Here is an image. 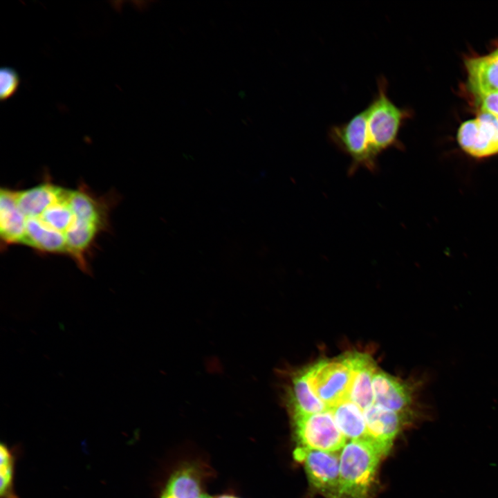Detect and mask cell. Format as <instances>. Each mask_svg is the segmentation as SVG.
I'll use <instances>...</instances> for the list:
<instances>
[{
  "label": "cell",
  "instance_id": "1",
  "mask_svg": "<svg viewBox=\"0 0 498 498\" xmlns=\"http://www.w3.org/2000/svg\"><path fill=\"white\" fill-rule=\"evenodd\" d=\"M384 452L368 438L351 440L340 454V498H370Z\"/></svg>",
  "mask_w": 498,
  "mask_h": 498
},
{
  "label": "cell",
  "instance_id": "2",
  "mask_svg": "<svg viewBox=\"0 0 498 498\" xmlns=\"http://www.w3.org/2000/svg\"><path fill=\"white\" fill-rule=\"evenodd\" d=\"M377 93L365 109L368 136L376 157L390 148L400 147L399 131L408 116L407 112L389 97L388 82L383 75L377 79Z\"/></svg>",
  "mask_w": 498,
  "mask_h": 498
},
{
  "label": "cell",
  "instance_id": "3",
  "mask_svg": "<svg viewBox=\"0 0 498 498\" xmlns=\"http://www.w3.org/2000/svg\"><path fill=\"white\" fill-rule=\"evenodd\" d=\"M303 371L313 392L329 409L349 399L351 371L344 356L318 361Z\"/></svg>",
  "mask_w": 498,
  "mask_h": 498
},
{
  "label": "cell",
  "instance_id": "4",
  "mask_svg": "<svg viewBox=\"0 0 498 498\" xmlns=\"http://www.w3.org/2000/svg\"><path fill=\"white\" fill-rule=\"evenodd\" d=\"M328 136L339 149L351 158L349 172L359 167L376 171L378 157L374 154L369 142L365 109L347 122L331 126Z\"/></svg>",
  "mask_w": 498,
  "mask_h": 498
},
{
  "label": "cell",
  "instance_id": "5",
  "mask_svg": "<svg viewBox=\"0 0 498 498\" xmlns=\"http://www.w3.org/2000/svg\"><path fill=\"white\" fill-rule=\"evenodd\" d=\"M291 416L297 447L336 452L344 446L346 438L330 409L311 414H293Z\"/></svg>",
  "mask_w": 498,
  "mask_h": 498
},
{
  "label": "cell",
  "instance_id": "6",
  "mask_svg": "<svg viewBox=\"0 0 498 498\" xmlns=\"http://www.w3.org/2000/svg\"><path fill=\"white\" fill-rule=\"evenodd\" d=\"M293 456L304 465L316 491L326 498H340V456L336 452L297 447Z\"/></svg>",
  "mask_w": 498,
  "mask_h": 498
},
{
  "label": "cell",
  "instance_id": "7",
  "mask_svg": "<svg viewBox=\"0 0 498 498\" xmlns=\"http://www.w3.org/2000/svg\"><path fill=\"white\" fill-rule=\"evenodd\" d=\"M367 437L385 454L400 431L410 424L415 413H399L385 409L376 404L363 411Z\"/></svg>",
  "mask_w": 498,
  "mask_h": 498
},
{
  "label": "cell",
  "instance_id": "8",
  "mask_svg": "<svg viewBox=\"0 0 498 498\" xmlns=\"http://www.w3.org/2000/svg\"><path fill=\"white\" fill-rule=\"evenodd\" d=\"M374 403L399 413H414L412 409L416 386L377 371L372 380Z\"/></svg>",
  "mask_w": 498,
  "mask_h": 498
},
{
  "label": "cell",
  "instance_id": "9",
  "mask_svg": "<svg viewBox=\"0 0 498 498\" xmlns=\"http://www.w3.org/2000/svg\"><path fill=\"white\" fill-rule=\"evenodd\" d=\"M343 356L351 371L349 400L364 411L374 403L372 380L376 365L367 353L354 351Z\"/></svg>",
  "mask_w": 498,
  "mask_h": 498
},
{
  "label": "cell",
  "instance_id": "10",
  "mask_svg": "<svg viewBox=\"0 0 498 498\" xmlns=\"http://www.w3.org/2000/svg\"><path fill=\"white\" fill-rule=\"evenodd\" d=\"M26 217L18 207L15 191L1 188L0 235L5 246L24 244L26 237ZM2 243V244H3Z\"/></svg>",
  "mask_w": 498,
  "mask_h": 498
},
{
  "label": "cell",
  "instance_id": "11",
  "mask_svg": "<svg viewBox=\"0 0 498 498\" xmlns=\"http://www.w3.org/2000/svg\"><path fill=\"white\" fill-rule=\"evenodd\" d=\"M205 472L199 463L181 465L168 479L160 498H197L201 494Z\"/></svg>",
  "mask_w": 498,
  "mask_h": 498
},
{
  "label": "cell",
  "instance_id": "12",
  "mask_svg": "<svg viewBox=\"0 0 498 498\" xmlns=\"http://www.w3.org/2000/svg\"><path fill=\"white\" fill-rule=\"evenodd\" d=\"M67 190L46 181L31 188L15 191V196L18 207L26 218H38Z\"/></svg>",
  "mask_w": 498,
  "mask_h": 498
},
{
  "label": "cell",
  "instance_id": "13",
  "mask_svg": "<svg viewBox=\"0 0 498 498\" xmlns=\"http://www.w3.org/2000/svg\"><path fill=\"white\" fill-rule=\"evenodd\" d=\"M102 230L103 229L98 225L73 216L72 223L65 232L66 255L73 257L83 271H88L86 255Z\"/></svg>",
  "mask_w": 498,
  "mask_h": 498
},
{
  "label": "cell",
  "instance_id": "14",
  "mask_svg": "<svg viewBox=\"0 0 498 498\" xmlns=\"http://www.w3.org/2000/svg\"><path fill=\"white\" fill-rule=\"evenodd\" d=\"M471 90L481 96L498 93V49L492 54L468 59L466 63Z\"/></svg>",
  "mask_w": 498,
  "mask_h": 498
},
{
  "label": "cell",
  "instance_id": "15",
  "mask_svg": "<svg viewBox=\"0 0 498 498\" xmlns=\"http://www.w3.org/2000/svg\"><path fill=\"white\" fill-rule=\"evenodd\" d=\"M290 414H316L330 409L313 392L303 371L295 374L287 389Z\"/></svg>",
  "mask_w": 498,
  "mask_h": 498
},
{
  "label": "cell",
  "instance_id": "16",
  "mask_svg": "<svg viewBox=\"0 0 498 498\" xmlns=\"http://www.w3.org/2000/svg\"><path fill=\"white\" fill-rule=\"evenodd\" d=\"M24 244L45 253L66 254L64 234L47 226L37 218H26Z\"/></svg>",
  "mask_w": 498,
  "mask_h": 498
},
{
  "label": "cell",
  "instance_id": "17",
  "mask_svg": "<svg viewBox=\"0 0 498 498\" xmlns=\"http://www.w3.org/2000/svg\"><path fill=\"white\" fill-rule=\"evenodd\" d=\"M69 203L75 217L91 221L104 230L107 226L109 208L104 199L95 198L82 186L72 190Z\"/></svg>",
  "mask_w": 498,
  "mask_h": 498
},
{
  "label": "cell",
  "instance_id": "18",
  "mask_svg": "<svg viewBox=\"0 0 498 498\" xmlns=\"http://www.w3.org/2000/svg\"><path fill=\"white\" fill-rule=\"evenodd\" d=\"M342 434L351 440L367 437L366 421L362 410L349 400L330 408Z\"/></svg>",
  "mask_w": 498,
  "mask_h": 498
},
{
  "label": "cell",
  "instance_id": "19",
  "mask_svg": "<svg viewBox=\"0 0 498 498\" xmlns=\"http://www.w3.org/2000/svg\"><path fill=\"white\" fill-rule=\"evenodd\" d=\"M71 191L68 189L62 197L50 205L37 218L47 226L64 234L73 219L69 203Z\"/></svg>",
  "mask_w": 498,
  "mask_h": 498
},
{
  "label": "cell",
  "instance_id": "20",
  "mask_svg": "<svg viewBox=\"0 0 498 498\" xmlns=\"http://www.w3.org/2000/svg\"><path fill=\"white\" fill-rule=\"evenodd\" d=\"M0 498H19L15 489V453L3 442L0 446Z\"/></svg>",
  "mask_w": 498,
  "mask_h": 498
},
{
  "label": "cell",
  "instance_id": "21",
  "mask_svg": "<svg viewBox=\"0 0 498 498\" xmlns=\"http://www.w3.org/2000/svg\"><path fill=\"white\" fill-rule=\"evenodd\" d=\"M20 77L12 67L3 66L0 70V100L4 102L17 92L20 85Z\"/></svg>",
  "mask_w": 498,
  "mask_h": 498
},
{
  "label": "cell",
  "instance_id": "22",
  "mask_svg": "<svg viewBox=\"0 0 498 498\" xmlns=\"http://www.w3.org/2000/svg\"><path fill=\"white\" fill-rule=\"evenodd\" d=\"M477 121L481 133L492 144L498 153V118L486 111H481Z\"/></svg>",
  "mask_w": 498,
  "mask_h": 498
},
{
  "label": "cell",
  "instance_id": "23",
  "mask_svg": "<svg viewBox=\"0 0 498 498\" xmlns=\"http://www.w3.org/2000/svg\"><path fill=\"white\" fill-rule=\"evenodd\" d=\"M479 133L477 120L466 121L461 125L458 132V141L461 148L468 154H470L476 145Z\"/></svg>",
  "mask_w": 498,
  "mask_h": 498
},
{
  "label": "cell",
  "instance_id": "24",
  "mask_svg": "<svg viewBox=\"0 0 498 498\" xmlns=\"http://www.w3.org/2000/svg\"><path fill=\"white\" fill-rule=\"evenodd\" d=\"M482 111L488 112L498 118V93L481 96Z\"/></svg>",
  "mask_w": 498,
  "mask_h": 498
},
{
  "label": "cell",
  "instance_id": "25",
  "mask_svg": "<svg viewBox=\"0 0 498 498\" xmlns=\"http://www.w3.org/2000/svg\"><path fill=\"white\" fill-rule=\"evenodd\" d=\"M214 498H239V497H235L232 495H222L217 496Z\"/></svg>",
  "mask_w": 498,
  "mask_h": 498
},
{
  "label": "cell",
  "instance_id": "26",
  "mask_svg": "<svg viewBox=\"0 0 498 498\" xmlns=\"http://www.w3.org/2000/svg\"><path fill=\"white\" fill-rule=\"evenodd\" d=\"M197 498H212L206 494H201Z\"/></svg>",
  "mask_w": 498,
  "mask_h": 498
}]
</instances>
